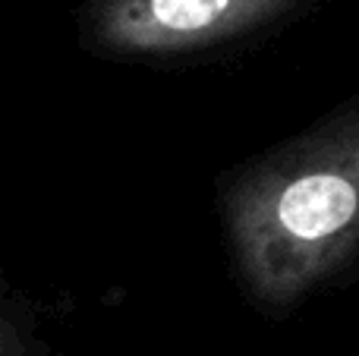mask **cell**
<instances>
[{
    "label": "cell",
    "mask_w": 359,
    "mask_h": 356,
    "mask_svg": "<svg viewBox=\"0 0 359 356\" xmlns=\"http://www.w3.org/2000/svg\"><path fill=\"white\" fill-rule=\"evenodd\" d=\"M221 218L243 287L290 309L359 256V104L240 167Z\"/></svg>",
    "instance_id": "6da1fadb"
},
{
    "label": "cell",
    "mask_w": 359,
    "mask_h": 356,
    "mask_svg": "<svg viewBox=\"0 0 359 356\" xmlns=\"http://www.w3.org/2000/svg\"><path fill=\"white\" fill-rule=\"evenodd\" d=\"M290 6L293 0H82L76 29L88 54L149 63L233 41Z\"/></svg>",
    "instance_id": "7a4b0ae2"
},
{
    "label": "cell",
    "mask_w": 359,
    "mask_h": 356,
    "mask_svg": "<svg viewBox=\"0 0 359 356\" xmlns=\"http://www.w3.org/2000/svg\"><path fill=\"white\" fill-rule=\"evenodd\" d=\"M0 356H48L38 315L29 303L0 287Z\"/></svg>",
    "instance_id": "3957f363"
}]
</instances>
